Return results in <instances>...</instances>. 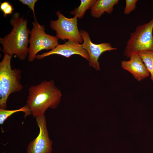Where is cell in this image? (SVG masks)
<instances>
[{
  "instance_id": "1",
  "label": "cell",
  "mask_w": 153,
  "mask_h": 153,
  "mask_svg": "<svg viewBox=\"0 0 153 153\" xmlns=\"http://www.w3.org/2000/svg\"><path fill=\"white\" fill-rule=\"evenodd\" d=\"M62 94L53 80H43L29 88L26 105L35 118L44 115L48 108L55 109L60 103Z\"/></svg>"
},
{
  "instance_id": "2",
  "label": "cell",
  "mask_w": 153,
  "mask_h": 153,
  "mask_svg": "<svg viewBox=\"0 0 153 153\" xmlns=\"http://www.w3.org/2000/svg\"><path fill=\"white\" fill-rule=\"evenodd\" d=\"M13 28L11 32L3 38H0V43L3 48L2 52L12 55L14 54L20 60L28 56L30 31L27 29V21L17 12L13 13L10 21Z\"/></svg>"
},
{
  "instance_id": "3",
  "label": "cell",
  "mask_w": 153,
  "mask_h": 153,
  "mask_svg": "<svg viewBox=\"0 0 153 153\" xmlns=\"http://www.w3.org/2000/svg\"><path fill=\"white\" fill-rule=\"evenodd\" d=\"M2 60L0 63V109H7V103L12 94L20 92L23 87L20 80L21 71L12 68V55L4 53Z\"/></svg>"
},
{
  "instance_id": "4",
  "label": "cell",
  "mask_w": 153,
  "mask_h": 153,
  "mask_svg": "<svg viewBox=\"0 0 153 153\" xmlns=\"http://www.w3.org/2000/svg\"><path fill=\"white\" fill-rule=\"evenodd\" d=\"M153 18L148 22L137 26L131 33L124 50L128 58L132 55L146 50L153 51Z\"/></svg>"
},
{
  "instance_id": "5",
  "label": "cell",
  "mask_w": 153,
  "mask_h": 153,
  "mask_svg": "<svg viewBox=\"0 0 153 153\" xmlns=\"http://www.w3.org/2000/svg\"><path fill=\"white\" fill-rule=\"evenodd\" d=\"M32 25L27 56L29 62L35 60L39 52L44 50H52L59 44L57 37L46 34L44 26L39 24L36 19L32 22Z\"/></svg>"
},
{
  "instance_id": "6",
  "label": "cell",
  "mask_w": 153,
  "mask_h": 153,
  "mask_svg": "<svg viewBox=\"0 0 153 153\" xmlns=\"http://www.w3.org/2000/svg\"><path fill=\"white\" fill-rule=\"evenodd\" d=\"M56 14L58 19L56 20H51L50 26L56 31V36L58 39H67L78 44L82 43L83 40L78 27L77 18L74 17L67 18L60 11H58Z\"/></svg>"
},
{
  "instance_id": "7",
  "label": "cell",
  "mask_w": 153,
  "mask_h": 153,
  "mask_svg": "<svg viewBox=\"0 0 153 153\" xmlns=\"http://www.w3.org/2000/svg\"><path fill=\"white\" fill-rule=\"evenodd\" d=\"M39 131L38 136L28 144L27 153H51L52 142L49 138L45 115L36 118Z\"/></svg>"
},
{
  "instance_id": "8",
  "label": "cell",
  "mask_w": 153,
  "mask_h": 153,
  "mask_svg": "<svg viewBox=\"0 0 153 153\" xmlns=\"http://www.w3.org/2000/svg\"><path fill=\"white\" fill-rule=\"evenodd\" d=\"M79 31L83 40L82 46L87 52L90 57L89 66L92 67L97 71H99L100 67L98 59L100 56L105 52L115 50L117 48L113 47L109 43L94 44L91 41L89 34L87 31L84 30H80Z\"/></svg>"
},
{
  "instance_id": "9",
  "label": "cell",
  "mask_w": 153,
  "mask_h": 153,
  "mask_svg": "<svg viewBox=\"0 0 153 153\" xmlns=\"http://www.w3.org/2000/svg\"><path fill=\"white\" fill-rule=\"evenodd\" d=\"M54 54L60 55L67 58L73 55L77 54L85 58L88 61L90 60L88 52L83 48L82 44L69 40L64 44H59L50 51L43 53L41 54H37L36 58L41 60L45 57Z\"/></svg>"
},
{
  "instance_id": "10",
  "label": "cell",
  "mask_w": 153,
  "mask_h": 153,
  "mask_svg": "<svg viewBox=\"0 0 153 153\" xmlns=\"http://www.w3.org/2000/svg\"><path fill=\"white\" fill-rule=\"evenodd\" d=\"M129 58L128 61H121V66L123 69L129 71L138 81L149 76V73L138 54H133Z\"/></svg>"
},
{
  "instance_id": "11",
  "label": "cell",
  "mask_w": 153,
  "mask_h": 153,
  "mask_svg": "<svg viewBox=\"0 0 153 153\" xmlns=\"http://www.w3.org/2000/svg\"><path fill=\"white\" fill-rule=\"evenodd\" d=\"M118 0H98L91 8V16L99 18L105 12L110 14L113 11L114 6L118 4Z\"/></svg>"
},
{
  "instance_id": "12",
  "label": "cell",
  "mask_w": 153,
  "mask_h": 153,
  "mask_svg": "<svg viewBox=\"0 0 153 153\" xmlns=\"http://www.w3.org/2000/svg\"><path fill=\"white\" fill-rule=\"evenodd\" d=\"M96 0H81L79 6L71 11L70 13L76 18H82L88 9L91 8Z\"/></svg>"
},
{
  "instance_id": "13",
  "label": "cell",
  "mask_w": 153,
  "mask_h": 153,
  "mask_svg": "<svg viewBox=\"0 0 153 153\" xmlns=\"http://www.w3.org/2000/svg\"><path fill=\"white\" fill-rule=\"evenodd\" d=\"M138 54L150 75L151 80L153 81V51H144Z\"/></svg>"
},
{
  "instance_id": "14",
  "label": "cell",
  "mask_w": 153,
  "mask_h": 153,
  "mask_svg": "<svg viewBox=\"0 0 153 153\" xmlns=\"http://www.w3.org/2000/svg\"><path fill=\"white\" fill-rule=\"evenodd\" d=\"M19 112H24L25 117L31 114L30 110L26 105L18 109L14 110L0 109V124L2 125L7 118L12 114Z\"/></svg>"
},
{
  "instance_id": "15",
  "label": "cell",
  "mask_w": 153,
  "mask_h": 153,
  "mask_svg": "<svg viewBox=\"0 0 153 153\" xmlns=\"http://www.w3.org/2000/svg\"><path fill=\"white\" fill-rule=\"evenodd\" d=\"M0 4V9L3 12L4 17H5L8 15L12 14L14 9L12 5L8 2L1 3Z\"/></svg>"
},
{
  "instance_id": "16",
  "label": "cell",
  "mask_w": 153,
  "mask_h": 153,
  "mask_svg": "<svg viewBox=\"0 0 153 153\" xmlns=\"http://www.w3.org/2000/svg\"><path fill=\"white\" fill-rule=\"evenodd\" d=\"M138 1V0H126L124 14L128 15L135 10L136 7V3Z\"/></svg>"
},
{
  "instance_id": "17",
  "label": "cell",
  "mask_w": 153,
  "mask_h": 153,
  "mask_svg": "<svg viewBox=\"0 0 153 153\" xmlns=\"http://www.w3.org/2000/svg\"><path fill=\"white\" fill-rule=\"evenodd\" d=\"M37 0H20L19 1L23 4L27 5L33 11L35 19H36L34 11V7Z\"/></svg>"
}]
</instances>
